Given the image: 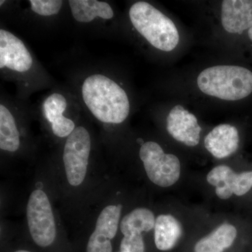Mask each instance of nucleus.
Segmentation results:
<instances>
[{"mask_svg": "<svg viewBox=\"0 0 252 252\" xmlns=\"http://www.w3.org/2000/svg\"><path fill=\"white\" fill-rule=\"evenodd\" d=\"M81 94L87 108L99 122L120 124L130 114V101L125 90L103 74L86 78L81 86Z\"/></svg>", "mask_w": 252, "mask_h": 252, "instance_id": "nucleus-1", "label": "nucleus"}, {"mask_svg": "<svg viewBox=\"0 0 252 252\" xmlns=\"http://www.w3.org/2000/svg\"><path fill=\"white\" fill-rule=\"evenodd\" d=\"M197 84L207 95L223 100H239L252 93V72L240 66H213L200 73Z\"/></svg>", "mask_w": 252, "mask_h": 252, "instance_id": "nucleus-2", "label": "nucleus"}, {"mask_svg": "<svg viewBox=\"0 0 252 252\" xmlns=\"http://www.w3.org/2000/svg\"><path fill=\"white\" fill-rule=\"evenodd\" d=\"M129 17L136 31L156 49L170 52L178 45L180 34L175 23L153 5L135 2L131 6Z\"/></svg>", "mask_w": 252, "mask_h": 252, "instance_id": "nucleus-3", "label": "nucleus"}, {"mask_svg": "<svg viewBox=\"0 0 252 252\" xmlns=\"http://www.w3.org/2000/svg\"><path fill=\"white\" fill-rule=\"evenodd\" d=\"M139 156L149 180L161 188H169L177 183L182 175L179 158L166 154L157 142L149 141L142 144Z\"/></svg>", "mask_w": 252, "mask_h": 252, "instance_id": "nucleus-4", "label": "nucleus"}, {"mask_svg": "<svg viewBox=\"0 0 252 252\" xmlns=\"http://www.w3.org/2000/svg\"><path fill=\"white\" fill-rule=\"evenodd\" d=\"M27 219L30 233L36 245L46 248L54 243L56 237L54 213L43 190H34L30 195Z\"/></svg>", "mask_w": 252, "mask_h": 252, "instance_id": "nucleus-5", "label": "nucleus"}, {"mask_svg": "<svg viewBox=\"0 0 252 252\" xmlns=\"http://www.w3.org/2000/svg\"><path fill=\"white\" fill-rule=\"evenodd\" d=\"M91 149L89 131L83 126L76 127L68 136L63 152V162L69 185L77 187L85 180Z\"/></svg>", "mask_w": 252, "mask_h": 252, "instance_id": "nucleus-6", "label": "nucleus"}, {"mask_svg": "<svg viewBox=\"0 0 252 252\" xmlns=\"http://www.w3.org/2000/svg\"><path fill=\"white\" fill-rule=\"evenodd\" d=\"M207 183L215 188L220 200H229L233 196L243 197L252 189V170L236 172L227 165H219L207 173Z\"/></svg>", "mask_w": 252, "mask_h": 252, "instance_id": "nucleus-7", "label": "nucleus"}, {"mask_svg": "<svg viewBox=\"0 0 252 252\" xmlns=\"http://www.w3.org/2000/svg\"><path fill=\"white\" fill-rule=\"evenodd\" d=\"M166 128L172 138L187 147H195L200 142L202 128L198 119L180 104L175 105L169 112Z\"/></svg>", "mask_w": 252, "mask_h": 252, "instance_id": "nucleus-8", "label": "nucleus"}, {"mask_svg": "<svg viewBox=\"0 0 252 252\" xmlns=\"http://www.w3.org/2000/svg\"><path fill=\"white\" fill-rule=\"evenodd\" d=\"M122 205H109L102 210L91 234L86 252H112L111 240L117 235Z\"/></svg>", "mask_w": 252, "mask_h": 252, "instance_id": "nucleus-9", "label": "nucleus"}, {"mask_svg": "<svg viewBox=\"0 0 252 252\" xmlns=\"http://www.w3.org/2000/svg\"><path fill=\"white\" fill-rule=\"evenodd\" d=\"M32 64V57L23 41L10 32L0 30V68L23 73L30 70Z\"/></svg>", "mask_w": 252, "mask_h": 252, "instance_id": "nucleus-10", "label": "nucleus"}, {"mask_svg": "<svg viewBox=\"0 0 252 252\" xmlns=\"http://www.w3.org/2000/svg\"><path fill=\"white\" fill-rule=\"evenodd\" d=\"M240 141L239 131L235 126L220 124L207 134L204 138V146L215 158L224 159L238 151Z\"/></svg>", "mask_w": 252, "mask_h": 252, "instance_id": "nucleus-11", "label": "nucleus"}, {"mask_svg": "<svg viewBox=\"0 0 252 252\" xmlns=\"http://www.w3.org/2000/svg\"><path fill=\"white\" fill-rule=\"evenodd\" d=\"M222 27L230 34L252 28V0H224L220 9Z\"/></svg>", "mask_w": 252, "mask_h": 252, "instance_id": "nucleus-12", "label": "nucleus"}, {"mask_svg": "<svg viewBox=\"0 0 252 252\" xmlns=\"http://www.w3.org/2000/svg\"><path fill=\"white\" fill-rule=\"evenodd\" d=\"M67 106L65 97L59 93L50 94L43 102L44 117L51 124L54 135L59 137H68L76 128L74 122L64 117Z\"/></svg>", "mask_w": 252, "mask_h": 252, "instance_id": "nucleus-13", "label": "nucleus"}, {"mask_svg": "<svg viewBox=\"0 0 252 252\" xmlns=\"http://www.w3.org/2000/svg\"><path fill=\"white\" fill-rule=\"evenodd\" d=\"M238 235L236 225L230 222H224L199 239L194 245L193 252H224L234 245Z\"/></svg>", "mask_w": 252, "mask_h": 252, "instance_id": "nucleus-14", "label": "nucleus"}, {"mask_svg": "<svg viewBox=\"0 0 252 252\" xmlns=\"http://www.w3.org/2000/svg\"><path fill=\"white\" fill-rule=\"evenodd\" d=\"M154 243L158 250L167 252L175 248L182 238L184 227L182 222L172 214H161L156 219Z\"/></svg>", "mask_w": 252, "mask_h": 252, "instance_id": "nucleus-15", "label": "nucleus"}, {"mask_svg": "<svg viewBox=\"0 0 252 252\" xmlns=\"http://www.w3.org/2000/svg\"><path fill=\"white\" fill-rule=\"evenodd\" d=\"M68 3L73 17L78 22L90 23L95 18L109 20L114 16L112 6L105 1L70 0Z\"/></svg>", "mask_w": 252, "mask_h": 252, "instance_id": "nucleus-16", "label": "nucleus"}, {"mask_svg": "<svg viewBox=\"0 0 252 252\" xmlns=\"http://www.w3.org/2000/svg\"><path fill=\"white\" fill-rule=\"evenodd\" d=\"M156 217L154 212L145 207H138L129 212L122 219L121 231L124 235L142 234L153 230Z\"/></svg>", "mask_w": 252, "mask_h": 252, "instance_id": "nucleus-17", "label": "nucleus"}, {"mask_svg": "<svg viewBox=\"0 0 252 252\" xmlns=\"http://www.w3.org/2000/svg\"><path fill=\"white\" fill-rule=\"evenodd\" d=\"M20 147V134L13 114L6 106L0 104V148L15 152Z\"/></svg>", "mask_w": 252, "mask_h": 252, "instance_id": "nucleus-18", "label": "nucleus"}, {"mask_svg": "<svg viewBox=\"0 0 252 252\" xmlns=\"http://www.w3.org/2000/svg\"><path fill=\"white\" fill-rule=\"evenodd\" d=\"M31 10L41 16H51L59 14L63 1L61 0H30Z\"/></svg>", "mask_w": 252, "mask_h": 252, "instance_id": "nucleus-19", "label": "nucleus"}, {"mask_svg": "<svg viewBox=\"0 0 252 252\" xmlns=\"http://www.w3.org/2000/svg\"><path fill=\"white\" fill-rule=\"evenodd\" d=\"M121 252H144L145 245L142 234L124 235L121 242Z\"/></svg>", "mask_w": 252, "mask_h": 252, "instance_id": "nucleus-20", "label": "nucleus"}, {"mask_svg": "<svg viewBox=\"0 0 252 252\" xmlns=\"http://www.w3.org/2000/svg\"><path fill=\"white\" fill-rule=\"evenodd\" d=\"M248 35L249 37H250V39H251V41H252V28H251V29L249 30Z\"/></svg>", "mask_w": 252, "mask_h": 252, "instance_id": "nucleus-21", "label": "nucleus"}, {"mask_svg": "<svg viewBox=\"0 0 252 252\" xmlns=\"http://www.w3.org/2000/svg\"><path fill=\"white\" fill-rule=\"evenodd\" d=\"M15 252H31L26 251V250H19V251H16Z\"/></svg>", "mask_w": 252, "mask_h": 252, "instance_id": "nucleus-22", "label": "nucleus"}]
</instances>
